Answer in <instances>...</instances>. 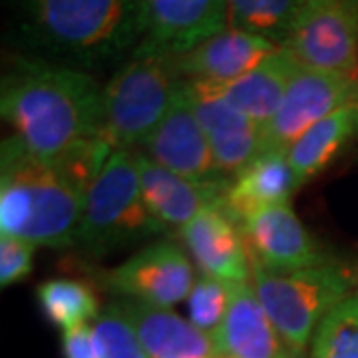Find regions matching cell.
<instances>
[{
    "instance_id": "1",
    "label": "cell",
    "mask_w": 358,
    "mask_h": 358,
    "mask_svg": "<svg viewBox=\"0 0 358 358\" xmlns=\"http://www.w3.org/2000/svg\"><path fill=\"white\" fill-rule=\"evenodd\" d=\"M0 114L30 152L56 159L100 138L102 86L84 70L20 54L2 76Z\"/></svg>"
},
{
    "instance_id": "2",
    "label": "cell",
    "mask_w": 358,
    "mask_h": 358,
    "mask_svg": "<svg viewBox=\"0 0 358 358\" xmlns=\"http://www.w3.org/2000/svg\"><path fill=\"white\" fill-rule=\"evenodd\" d=\"M22 54L88 74L122 64L145 34L141 0H14Z\"/></svg>"
},
{
    "instance_id": "3",
    "label": "cell",
    "mask_w": 358,
    "mask_h": 358,
    "mask_svg": "<svg viewBox=\"0 0 358 358\" xmlns=\"http://www.w3.org/2000/svg\"><path fill=\"white\" fill-rule=\"evenodd\" d=\"M88 192L54 159L8 136L0 145V235L36 247H76Z\"/></svg>"
},
{
    "instance_id": "4",
    "label": "cell",
    "mask_w": 358,
    "mask_h": 358,
    "mask_svg": "<svg viewBox=\"0 0 358 358\" xmlns=\"http://www.w3.org/2000/svg\"><path fill=\"white\" fill-rule=\"evenodd\" d=\"M176 58L141 40L102 86L100 140L114 152L141 148L178 94Z\"/></svg>"
},
{
    "instance_id": "5",
    "label": "cell",
    "mask_w": 358,
    "mask_h": 358,
    "mask_svg": "<svg viewBox=\"0 0 358 358\" xmlns=\"http://www.w3.org/2000/svg\"><path fill=\"white\" fill-rule=\"evenodd\" d=\"M251 282L285 345L296 357H305L320 322L357 291L355 273L333 259L293 273H275L251 261Z\"/></svg>"
},
{
    "instance_id": "6",
    "label": "cell",
    "mask_w": 358,
    "mask_h": 358,
    "mask_svg": "<svg viewBox=\"0 0 358 358\" xmlns=\"http://www.w3.org/2000/svg\"><path fill=\"white\" fill-rule=\"evenodd\" d=\"M166 233L143 203L134 150L114 152L88 189L76 247L84 255L102 259Z\"/></svg>"
},
{
    "instance_id": "7",
    "label": "cell",
    "mask_w": 358,
    "mask_h": 358,
    "mask_svg": "<svg viewBox=\"0 0 358 358\" xmlns=\"http://www.w3.org/2000/svg\"><path fill=\"white\" fill-rule=\"evenodd\" d=\"M358 103V74L301 68L273 120L261 129V152H289L303 134L336 110Z\"/></svg>"
},
{
    "instance_id": "8",
    "label": "cell",
    "mask_w": 358,
    "mask_h": 358,
    "mask_svg": "<svg viewBox=\"0 0 358 358\" xmlns=\"http://www.w3.org/2000/svg\"><path fill=\"white\" fill-rule=\"evenodd\" d=\"M281 48L305 68L358 74V0H307Z\"/></svg>"
},
{
    "instance_id": "9",
    "label": "cell",
    "mask_w": 358,
    "mask_h": 358,
    "mask_svg": "<svg viewBox=\"0 0 358 358\" xmlns=\"http://www.w3.org/2000/svg\"><path fill=\"white\" fill-rule=\"evenodd\" d=\"M195 281V265L187 251L167 239L141 247L102 277L108 293L164 308L187 301Z\"/></svg>"
},
{
    "instance_id": "10",
    "label": "cell",
    "mask_w": 358,
    "mask_h": 358,
    "mask_svg": "<svg viewBox=\"0 0 358 358\" xmlns=\"http://www.w3.org/2000/svg\"><path fill=\"white\" fill-rule=\"evenodd\" d=\"M239 229L251 261L268 271L293 273L331 261L291 203L267 207L241 221Z\"/></svg>"
},
{
    "instance_id": "11",
    "label": "cell",
    "mask_w": 358,
    "mask_h": 358,
    "mask_svg": "<svg viewBox=\"0 0 358 358\" xmlns=\"http://www.w3.org/2000/svg\"><path fill=\"white\" fill-rule=\"evenodd\" d=\"M143 154L155 164L192 181H223L209 141L185 94L183 80L162 122L141 143Z\"/></svg>"
},
{
    "instance_id": "12",
    "label": "cell",
    "mask_w": 358,
    "mask_h": 358,
    "mask_svg": "<svg viewBox=\"0 0 358 358\" xmlns=\"http://www.w3.org/2000/svg\"><path fill=\"white\" fill-rule=\"evenodd\" d=\"M178 235L199 275L223 282L251 281V257L239 223L225 211L223 201L205 207Z\"/></svg>"
},
{
    "instance_id": "13",
    "label": "cell",
    "mask_w": 358,
    "mask_h": 358,
    "mask_svg": "<svg viewBox=\"0 0 358 358\" xmlns=\"http://www.w3.org/2000/svg\"><path fill=\"white\" fill-rule=\"evenodd\" d=\"M143 42L178 58L229 28L227 0H141Z\"/></svg>"
},
{
    "instance_id": "14",
    "label": "cell",
    "mask_w": 358,
    "mask_h": 358,
    "mask_svg": "<svg viewBox=\"0 0 358 358\" xmlns=\"http://www.w3.org/2000/svg\"><path fill=\"white\" fill-rule=\"evenodd\" d=\"M183 88L207 136L215 166L223 176L233 178L259 154L261 128L209 86L183 80Z\"/></svg>"
},
{
    "instance_id": "15",
    "label": "cell",
    "mask_w": 358,
    "mask_h": 358,
    "mask_svg": "<svg viewBox=\"0 0 358 358\" xmlns=\"http://www.w3.org/2000/svg\"><path fill=\"white\" fill-rule=\"evenodd\" d=\"M140 187L148 211L167 231L181 229L209 205L221 203L231 179L192 181L169 171L148 155L134 150Z\"/></svg>"
},
{
    "instance_id": "16",
    "label": "cell",
    "mask_w": 358,
    "mask_h": 358,
    "mask_svg": "<svg viewBox=\"0 0 358 358\" xmlns=\"http://www.w3.org/2000/svg\"><path fill=\"white\" fill-rule=\"evenodd\" d=\"M219 358H299L285 345L253 282H229V307L211 336Z\"/></svg>"
},
{
    "instance_id": "17",
    "label": "cell",
    "mask_w": 358,
    "mask_h": 358,
    "mask_svg": "<svg viewBox=\"0 0 358 358\" xmlns=\"http://www.w3.org/2000/svg\"><path fill=\"white\" fill-rule=\"evenodd\" d=\"M279 48L281 46L263 36L227 28L197 48L178 56L176 70L185 82L219 86L245 76Z\"/></svg>"
},
{
    "instance_id": "18",
    "label": "cell",
    "mask_w": 358,
    "mask_h": 358,
    "mask_svg": "<svg viewBox=\"0 0 358 358\" xmlns=\"http://www.w3.org/2000/svg\"><path fill=\"white\" fill-rule=\"evenodd\" d=\"M150 358H219L211 336L171 308L117 299L115 301Z\"/></svg>"
},
{
    "instance_id": "19",
    "label": "cell",
    "mask_w": 358,
    "mask_h": 358,
    "mask_svg": "<svg viewBox=\"0 0 358 358\" xmlns=\"http://www.w3.org/2000/svg\"><path fill=\"white\" fill-rule=\"evenodd\" d=\"M296 189L287 152H261L231 178L223 207L241 223L267 207L291 203Z\"/></svg>"
},
{
    "instance_id": "20",
    "label": "cell",
    "mask_w": 358,
    "mask_h": 358,
    "mask_svg": "<svg viewBox=\"0 0 358 358\" xmlns=\"http://www.w3.org/2000/svg\"><path fill=\"white\" fill-rule=\"evenodd\" d=\"M301 68L303 66L289 52L279 48L245 76L219 86L213 84H205V86H209L221 98L239 108L263 129L273 120V115L277 114L291 80Z\"/></svg>"
},
{
    "instance_id": "21",
    "label": "cell",
    "mask_w": 358,
    "mask_h": 358,
    "mask_svg": "<svg viewBox=\"0 0 358 358\" xmlns=\"http://www.w3.org/2000/svg\"><path fill=\"white\" fill-rule=\"evenodd\" d=\"M357 136L358 103L336 110L303 134L287 152L296 187H303L324 171Z\"/></svg>"
},
{
    "instance_id": "22",
    "label": "cell",
    "mask_w": 358,
    "mask_h": 358,
    "mask_svg": "<svg viewBox=\"0 0 358 358\" xmlns=\"http://www.w3.org/2000/svg\"><path fill=\"white\" fill-rule=\"evenodd\" d=\"M36 299L42 315L60 331L90 324L102 313L96 291L78 279L56 277L40 282Z\"/></svg>"
},
{
    "instance_id": "23",
    "label": "cell",
    "mask_w": 358,
    "mask_h": 358,
    "mask_svg": "<svg viewBox=\"0 0 358 358\" xmlns=\"http://www.w3.org/2000/svg\"><path fill=\"white\" fill-rule=\"evenodd\" d=\"M229 28L243 30L282 46L307 0H227Z\"/></svg>"
},
{
    "instance_id": "24",
    "label": "cell",
    "mask_w": 358,
    "mask_h": 358,
    "mask_svg": "<svg viewBox=\"0 0 358 358\" xmlns=\"http://www.w3.org/2000/svg\"><path fill=\"white\" fill-rule=\"evenodd\" d=\"M308 358H358V289L320 322Z\"/></svg>"
},
{
    "instance_id": "25",
    "label": "cell",
    "mask_w": 358,
    "mask_h": 358,
    "mask_svg": "<svg viewBox=\"0 0 358 358\" xmlns=\"http://www.w3.org/2000/svg\"><path fill=\"white\" fill-rule=\"evenodd\" d=\"M98 358H150L117 303H110L92 322Z\"/></svg>"
},
{
    "instance_id": "26",
    "label": "cell",
    "mask_w": 358,
    "mask_h": 358,
    "mask_svg": "<svg viewBox=\"0 0 358 358\" xmlns=\"http://www.w3.org/2000/svg\"><path fill=\"white\" fill-rule=\"evenodd\" d=\"M185 303L193 327H197L201 333L213 336L221 327L229 307V282L199 275L197 281L193 282L192 293Z\"/></svg>"
},
{
    "instance_id": "27",
    "label": "cell",
    "mask_w": 358,
    "mask_h": 358,
    "mask_svg": "<svg viewBox=\"0 0 358 358\" xmlns=\"http://www.w3.org/2000/svg\"><path fill=\"white\" fill-rule=\"evenodd\" d=\"M36 245L13 235H0V287L8 289L32 273Z\"/></svg>"
},
{
    "instance_id": "28",
    "label": "cell",
    "mask_w": 358,
    "mask_h": 358,
    "mask_svg": "<svg viewBox=\"0 0 358 358\" xmlns=\"http://www.w3.org/2000/svg\"><path fill=\"white\" fill-rule=\"evenodd\" d=\"M62 357L64 358H98L92 324H80L62 331Z\"/></svg>"
},
{
    "instance_id": "29",
    "label": "cell",
    "mask_w": 358,
    "mask_h": 358,
    "mask_svg": "<svg viewBox=\"0 0 358 358\" xmlns=\"http://www.w3.org/2000/svg\"><path fill=\"white\" fill-rule=\"evenodd\" d=\"M299 358H305V357H299Z\"/></svg>"
},
{
    "instance_id": "30",
    "label": "cell",
    "mask_w": 358,
    "mask_h": 358,
    "mask_svg": "<svg viewBox=\"0 0 358 358\" xmlns=\"http://www.w3.org/2000/svg\"><path fill=\"white\" fill-rule=\"evenodd\" d=\"M223 358H227V357H223Z\"/></svg>"
}]
</instances>
